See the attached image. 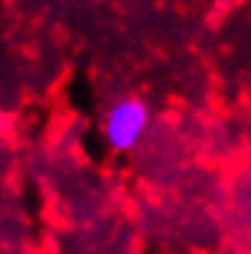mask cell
<instances>
[{
  "instance_id": "6da1fadb",
  "label": "cell",
  "mask_w": 251,
  "mask_h": 254,
  "mask_svg": "<svg viewBox=\"0 0 251 254\" xmlns=\"http://www.w3.org/2000/svg\"><path fill=\"white\" fill-rule=\"evenodd\" d=\"M152 122V111L141 97H122L111 102L102 116V135L113 152H132L144 141Z\"/></svg>"
}]
</instances>
